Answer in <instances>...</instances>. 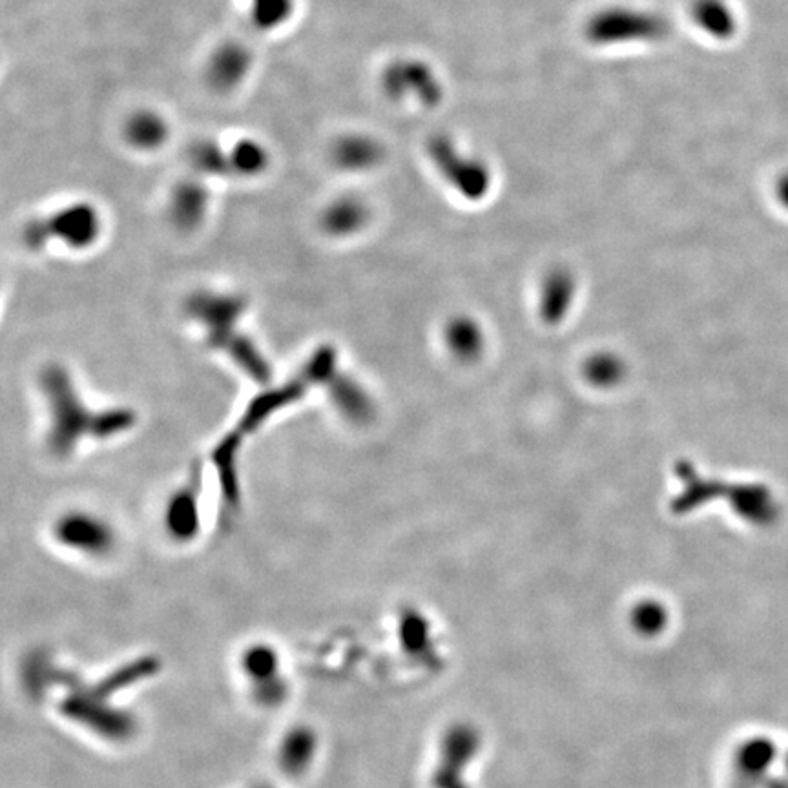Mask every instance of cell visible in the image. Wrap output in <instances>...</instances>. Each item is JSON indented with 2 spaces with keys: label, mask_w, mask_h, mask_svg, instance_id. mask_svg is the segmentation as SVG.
I'll return each mask as SVG.
<instances>
[{
  "label": "cell",
  "mask_w": 788,
  "mask_h": 788,
  "mask_svg": "<svg viewBox=\"0 0 788 788\" xmlns=\"http://www.w3.org/2000/svg\"><path fill=\"white\" fill-rule=\"evenodd\" d=\"M331 382L332 400L343 416L354 422H367L373 416V400L354 378L336 373Z\"/></svg>",
  "instance_id": "cell-18"
},
{
  "label": "cell",
  "mask_w": 788,
  "mask_h": 788,
  "mask_svg": "<svg viewBox=\"0 0 788 788\" xmlns=\"http://www.w3.org/2000/svg\"><path fill=\"white\" fill-rule=\"evenodd\" d=\"M778 194H779V199L783 201V205H785V207H788V176L783 177V179L779 181Z\"/></svg>",
  "instance_id": "cell-25"
},
{
  "label": "cell",
  "mask_w": 788,
  "mask_h": 788,
  "mask_svg": "<svg viewBox=\"0 0 788 788\" xmlns=\"http://www.w3.org/2000/svg\"><path fill=\"white\" fill-rule=\"evenodd\" d=\"M672 28V21L663 13L615 6L590 17L584 26V37L593 46L644 44L668 39Z\"/></svg>",
  "instance_id": "cell-5"
},
{
  "label": "cell",
  "mask_w": 788,
  "mask_h": 788,
  "mask_svg": "<svg viewBox=\"0 0 788 788\" xmlns=\"http://www.w3.org/2000/svg\"><path fill=\"white\" fill-rule=\"evenodd\" d=\"M369 221V208L354 196L338 197L323 210L322 229L334 238L358 234Z\"/></svg>",
  "instance_id": "cell-16"
},
{
  "label": "cell",
  "mask_w": 788,
  "mask_h": 788,
  "mask_svg": "<svg viewBox=\"0 0 788 788\" xmlns=\"http://www.w3.org/2000/svg\"><path fill=\"white\" fill-rule=\"evenodd\" d=\"M41 385L52 411L48 444L57 457L70 455L86 438L106 440L110 436L123 435L134 427V411H92L86 407L70 374L63 367H48L42 373Z\"/></svg>",
  "instance_id": "cell-2"
},
{
  "label": "cell",
  "mask_w": 788,
  "mask_h": 788,
  "mask_svg": "<svg viewBox=\"0 0 788 788\" xmlns=\"http://www.w3.org/2000/svg\"><path fill=\"white\" fill-rule=\"evenodd\" d=\"M203 179L201 176L185 179L170 194V216L181 229H196L207 218L210 194Z\"/></svg>",
  "instance_id": "cell-14"
},
{
  "label": "cell",
  "mask_w": 788,
  "mask_h": 788,
  "mask_svg": "<svg viewBox=\"0 0 788 788\" xmlns=\"http://www.w3.org/2000/svg\"><path fill=\"white\" fill-rule=\"evenodd\" d=\"M254 57L243 42H227L216 48L207 63V81L221 94L234 92L249 79Z\"/></svg>",
  "instance_id": "cell-11"
},
{
  "label": "cell",
  "mask_w": 788,
  "mask_h": 788,
  "mask_svg": "<svg viewBox=\"0 0 788 788\" xmlns=\"http://www.w3.org/2000/svg\"><path fill=\"white\" fill-rule=\"evenodd\" d=\"M188 163L196 176L249 179L267 170L270 156L265 145L252 137H241L232 143L205 139L188 150Z\"/></svg>",
  "instance_id": "cell-6"
},
{
  "label": "cell",
  "mask_w": 788,
  "mask_h": 788,
  "mask_svg": "<svg viewBox=\"0 0 788 788\" xmlns=\"http://www.w3.org/2000/svg\"><path fill=\"white\" fill-rule=\"evenodd\" d=\"M316 752V737L309 728H296L283 739L281 745V767L287 772L298 774L309 767Z\"/></svg>",
  "instance_id": "cell-22"
},
{
  "label": "cell",
  "mask_w": 788,
  "mask_h": 788,
  "mask_svg": "<svg viewBox=\"0 0 788 788\" xmlns=\"http://www.w3.org/2000/svg\"><path fill=\"white\" fill-rule=\"evenodd\" d=\"M101 230L103 219L92 203H72L33 219L24 229V239L30 249H44L53 241L70 249H86L99 239Z\"/></svg>",
  "instance_id": "cell-7"
},
{
  "label": "cell",
  "mask_w": 788,
  "mask_h": 788,
  "mask_svg": "<svg viewBox=\"0 0 788 788\" xmlns=\"http://www.w3.org/2000/svg\"><path fill=\"white\" fill-rule=\"evenodd\" d=\"M446 342L449 351L457 358L471 362L484 349V332L471 318H455L447 325Z\"/></svg>",
  "instance_id": "cell-20"
},
{
  "label": "cell",
  "mask_w": 788,
  "mask_h": 788,
  "mask_svg": "<svg viewBox=\"0 0 788 788\" xmlns=\"http://www.w3.org/2000/svg\"><path fill=\"white\" fill-rule=\"evenodd\" d=\"M385 159V146L374 135L343 134L331 146V161L343 172L362 174L378 168Z\"/></svg>",
  "instance_id": "cell-13"
},
{
  "label": "cell",
  "mask_w": 788,
  "mask_h": 788,
  "mask_svg": "<svg viewBox=\"0 0 788 788\" xmlns=\"http://www.w3.org/2000/svg\"><path fill=\"white\" fill-rule=\"evenodd\" d=\"M427 154L438 168L440 176L444 177L460 196L469 201L486 197L491 187L488 165L478 157L464 154L453 137L446 134L433 135L427 141Z\"/></svg>",
  "instance_id": "cell-8"
},
{
  "label": "cell",
  "mask_w": 788,
  "mask_h": 788,
  "mask_svg": "<svg viewBox=\"0 0 788 788\" xmlns=\"http://www.w3.org/2000/svg\"><path fill=\"white\" fill-rule=\"evenodd\" d=\"M626 367L615 354H595L584 365V374L588 382L597 387H613L624 378Z\"/></svg>",
  "instance_id": "cell-23"
},
{
  "label": "cell",
  "mask_w": 788,
  "mask_h": 788,
  "mask_svg": "<svg viewBox=\"0 0 788 788\" xmlns=\"http://www.w3.org/2000/svg\"><path fill=\"white\" fill-rule=\"evenodd\" d=\"M247 311V301L236 294L203 292L188 301V314L207 329L210 347L227 354L254 382L270 380V365L249 336L239 331V318Z\"/></svg>",
  "instance_id": "cell-3"
},
{
  "label": "cell",
  "mask_w": 788,
  "mask_h": 788,
  "mask_svg": "<svg viewBox=\"0 0 788 788\" xmlns=\"http://www.w3.org/2000/svg\"><path fill=\"white\" fill-rule=\"evenodd\" d=\"M57 540L70 550L101 555L114 546L112 528L88 513H70L55 526Z\"/></svg>",
  "instance_id": "cell-10"
},
{
  "label": "cell",
  "mask_w": 788,
  "mask_h": 788,
  "mask_svg": "<svg viewBox=\"0 0 788 788\" xmlns=\"http://www.w3.org/2000/svg\"><path fill=\"white\" fill-rule=\"evenodd\" d=\"M677 477L681 480V493L672 502L674 513H690L714 498H725L743 519L768 524L778 515V504L772 493L761 484H719V480H708L699 475L690 462L677 466Z\"/></svg>",
  "instance_id": "cell-4"
},
{
  "label": "cell",
  "mask_w": 788,
  "mask_h": 788,
  "mask_svg": "<svg viewBox=\"0 0 788 788\" xmlns=\"http://www.w3.org/2000/svg\"><path fill=\"white\" fill-rule=\"evenodd\" d=\"M382 88L393 101H409L424 108L442 103L444 84L438 73L420 59H396L382 73Z\"/></svg>",
  "instance_id": "cell-9"
},
{
  "label": "cell",
  "mask_w": 788,
  "mask_h": 788,
  "mask_svg": "<svg viewBox=\"0 0 788 788\" xmlns=\"http://www.w3.org/2000/svg\"><path fill=\"white\" fill-rule=\"evenodd\" d=\"M692 19L714 39H728L736 32V17L726 0H694Z\"/></svg>",
  "instance_id": "cell-19"
},
{
  "label": "cell",
  "mask_w": 788,
  "mask_h": 788,
  "mask_svg": "<svg viewBox=\"0 0 788 788\" xmlns=\"http://www.w3.org/2000/svg\"><path fill=\"white\" fill-rule=\"evenodd\" d=\"M123 134L130 148L143 154H152L166 145L170 137V123L166 121L165 115L152 108H143L126 119Z\"/></svg>",
  "instance_id": "cell-15"
},
{
  "label": "cell",
  "mask_w": 788,
  "mask_h": 788,
  "mask_svg": "<svg viewBox=\"0 0 788 788\" xmlns=\"http://www.w3.org/2000/svg\"><path fill=\"white\" fill-rule=\"evenodd\" d=\"M201 466L192 467L187 482L177 489L166 508V528L177 540L192 539L199 529Z\"/></svg>",
  "instance_id": "cell-12"
},
{
  "label": "cell",
  "mask_w": 788,
  "mask_h": 788,
  "mask_svg": "<svg viewBox=\"0 0 788 788\" xmlns=\"http://www.w3.org/2000/svg\"><path fill=\"white\" fill-rule=\"evenodd\" d=\"M296 2L298 0H247L250 22L258 32H278L294 17Z\"/></svg>",
  "instance_id": "cell-21"
},
{
  "label": "cell",
  "mask_w": 788,
  "mask_h": 788,
  "mask_svg": "<svg viewBox=\"0 0 788 788\" xmlns=\"http://www.w3.org/2000/svg\"><path fill=\"white\" fill-rule=\"evenodd\" d=\"M278 666L280 659L270 646H252L243 655V670L256 681V685L274 679L278 674Z\"/></svg>",
  "instance_id": "cell-24"
},
{
  "label": "cell",
  "mask_w": 788,
  "mask_h": 788,
  "mask_svg": "<svg viewBox=\"0 0 788 788\" xmlns=\"http://www.w3.org/2000/svg\"><path fill=\"white\" fill-rule=\"evenodd\" d=\"M573 298H575V278L568 270H553L542 287L540 314L544 322L551 325L562 322L564 316L570 312Z\"/></svg>",
  "instance_id": "cell-17"
},
{
  "label": "cell",
  "mask_w": 788,
  "mask_h": 788,
  "mask_svg": "<svg viewBox=\"0 0 788 788\" xmlns=\"http://www.w3.org/2000/svg\"><path fill=\"white\" fill-rule=\"evenodd\" d=\"M336 363L338 354L332 347L318 349L291 382L254 398L245 415L241 416L236 429L216 446L212 453V462L218 471L223 506L229 511H236L239 506L238 457L245 438L254 435L274 413L298 402L314 385L331 382Z\"/></svg>",
  "instance_id": "cell-1"
}]
</instances>
